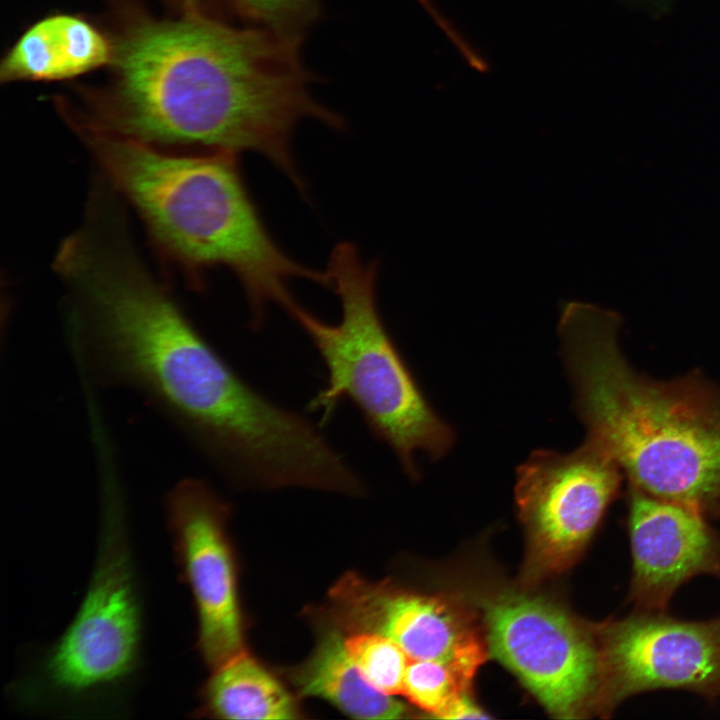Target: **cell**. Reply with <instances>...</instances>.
Returning a JSON list of instances; mask_svg holds the SVG:
<instances>
[{"instance_id": "obj_1", "label": "cell", "mask_w": 720, "mask_h": 720, "mask_svg": "<svg viewBox=\"0 0 720 720\" xmlns=\"http://www.w3.org/2000/svg\"><path fill=\"white\" fill-rule=\"evenodd\" d=\"M97 222L67 239L57 269L73 292L75 351L97 383L135 390L231 482L301 487L328 442L304 416L247 384L204 339L136 257Z\"/></svg>"}, {"instance_id": "obj_2", "label": "cell", "mask_w": 720, "mask_h": 720, "mask_svg": "<svg viewBox=\"0 0 720 720\" xmlns=\"http://www.w3.org/2000/svg\"><path fill=\"white\" fill-rule=\"evenodd\" d=\"M302 42L200 15L144 24L117 50L114 123L121 135L158 147L259 153L305 193L294 129L306 118L335 130L345 123L312 96Z\"/></svg>"}, {"instance_id": "obj_3", "label": "cell", "mask_w": 720, "mask_h": 720, "mask_svg": "<svg viewBox=\"0 0 720 720\" xmlns=\"http://www.w3.org/2000/svg\"><path fill=\"white\" fill-rule=\"evenodd\" d=\"M621 318L569 301L558 322L560 352L586 440L648 495L720 516V386L696 372L657 380L619 345Z\"/></svg>"}, {"instance_id": "obj_4", "label": "cell", "mask_w": 720, "mask_h": 720, "mask_svg": "<svg viewBox=\"0 0 720 720\" xmlns=\"http://www.w3.org/2000/svg\"><path fill=\"white\" fill-rule=\"evenodd\" d=\"M85 136L106 177L134 206L164 253L197 277L216 266L234 273L252 328L262 326L268 304L287 313L298 304L290 280L329 286L326 271L296 262L273 240L246 189L237 153L183 155L114 133Z\"/></svg>"}, {"instance_id": "obj_5", "label": "cell", "mask_w": 720, "mask_h": 720, "mask_svg": "<svg viewBox=\"0 0 720 720\" xmlns=\"http://www.w3.org/2000/svg\"><path fill=\"white\" fill-rule=\"evenodd\" d=\"M124 512L106 489L87 590L64 632L9 685L20 707L71 717L127 712L143 667L144 602Z\"/></svg>"}, {"instance_id": "obj_6", "label": "cell", "mask_w": 720, "mask_h": 720, "mask_svg": "<svg viewBox=\"0 0 720 720\" xmlns=\"http://www.w3.org/2000/svg\"><path fill=\"white\" fill-rule=\"evenodd\" d=\"M326 272L340 300L339 322L327 324L301 305L290 316L327 370V384L309 407L327 419L341 400H350L403 472L417 480V454L442 459L454 445V430L430 405L381 319L377 262H364L353 244L342 242L332 250Z\"/></svg>"}, {"instance_id": "obj_7", "label": "cell", "mask_w": 720, "mask_h": 720, "mask_svg": "<svg viewBox=\"0 0 720 720\" xmlns=\"http://www.w3.org/2000/svg\"><path fill=\"white\" fill-rule=\"evenodd\" d=\"M492 656L553 716L599 712L601 660L595 625L532 592L498 588L476 596Z\"/></svg>"}, {"instance_id": "obj_8", "label": "cell", "mask_w": 720, "mask_h": 720, "mask_svg": "<svg viewBox=\"0 0 720 720\" xmlns=\"http://www.w3.org/2000/svg\"><path fill=\"white\" fill-rule=\"evenodd\" d=\"M622 472L586 440L568 453L533 451L516 470L515 500L527 535L522 583L532 586L569 568L615 499Z\"/></svg>"}, {"instance_id": "obj_9", "label": "cell", "mask_w": 720, "mask_h": 720, "mask_svg": "<svg viewBox=\"0 0 720 720\" xmlns=\"http://www.w3.org/2000/svg\"><path fill=\"white\" fill-rule=\"evenodd\" d=\"M165 514L178 576L195 607L196 648L213 670L246 650L231 508L207 482L190 478L169 491Z\"/></svg>"}, {"instance_id": "obj_10", "label": "cell", "mask_w": 720, "mask_h": 720, "mask_svg": "<svg viewBox=\"0 0 720 720\" xmlns=\"http://www.w3.org/2000/svg\"><path fill=\"white\" fill-rule=\"evenodd\" d=\"M601 660L599 713L638 693L685 689L720 694V619L694 622L638 611L596 624Z\"/></svg>"}, {"instance_id": "obj_11", "label": "cell", "mask_w": 720, "mask_h": 720, "mask_svg": "<svg viewBox=\"0 0 720 720\" xmlns=\"http://www.w3.org/2000/svg\"><path fill=\"white\" fill-rule=\"evenodd\" d=\"M324 615L343 633L369 632L396 643L409 659L433 660L471 683L486 650L473 615L456 600L374 582L355 572L328 593Z\"/></svg>"}, {"instance_id": "obj_12", "label": "cell", "mask_w": 720, "mask_h": 720, "mask_svg": "<svg viewBox=\"0 0 720 720\" xmlns=\"http://www.w3.org/2000/svg\"><path fill=\"white\" fill-rule=\"evenodd\" d=\"M630 598L639 611L664 612L692 577L720 578V534L689 506L629 489Z\"/></svg>"}, {"instance_id": "obj_13", "label": "cell", "mask_w": 720, "mask_h": 720, "mask_svg": "<svg viewBox=\"0 0 720 720\" xmlns=\"http://www.w3.org/2000/svg\"><path fill=\"white\" fill-rule=\"evenodd\" d=\"M317 642L311 655L286 675L297 693L318 697L356 719H400L409 708L376 689L349 656L343 632L319 609L312 614Z\"/></svg>"}, {"instance_id": "obj_14", "label": "cell", "mask_w": 720, "mask_h": 720, "mask_svg": "<svg viewBox=\"0 0 720 720\" xmlns=\"http://www.w3.org/2000/svg\"><path fill=\"white\" fill-rule=\"evenodd\" d=\"M111 56L103 35L86 21L55 15L34 24L1 65L3 80H58L105 64Z\"/></svg>"}, {"instance_id": "obj_15", "label": "cell", "mask_w": 720, "mask_h": 720, "mask_svg": "<svg viewBox=\"0 0 720 720\" xmlns=\"http://www.w3.org/2000/svg\"><path fill=\"white\" fill-rule=\"evenodd\" d=\"M193 718L288 720L303 717L297 697L248 650L212 670Z\"/></svg>"}, {"instance_id": "obj_16", "label": "cell", "mask_w": 720, "mask_h": 720, "mask_svg": "<svg viewBox=\"0 0 720 720\" xmlns=\"http://www.w3.org/2000/svg\"><path fill=\"white\" fill-rule=\"evenodd\" d=\"M345 648L367 681L389 694L402 693L409 662L405 652L392 640L375 633H343Z\"/></svg>"}, {"instance_id": "obj_17", "label": "cell", "mask_w": 720, "mask_h": 720, "mask_svg": "<svg viewBox=\"0 0 720 720\" xmlns=\"http://www.w3.org/2000/svg\"><path fill=\"white\" fill-rule=\"evenodd\" d=\"M470 682L448 665L422 659H409L402 693L408 700L437 716L460 694L469 690Z\"/></svg>"}, {"instance_id": "obj_18", "label": "cell", "mask_w": 720, "mask_h": 720, "mask_svg": "<svg viewBox=\"0 0 720 720\" xmlns=\"http://www.w3.org/2000/svg\"><path fill=\"white\" fill-rule=\"evenodd\" d=\"M250 25L303 36L320 15L322 0H227Z\"/></svg>"}, {"instance_id": "obj_19", "label": "cell", "mask_w": 720, "mask_h": 720, "mask_svg": "<svg viewBox=\"0 0 720 720\" xmlns=\"http://www.w3.org/2000/svg\"><path fill=\"white\" fill-rule=\"evenodd\" d=\"M488 715L470 697L466 691L456 697L438 716L442 719H482Z\"/></svg>"}]
</instances>
